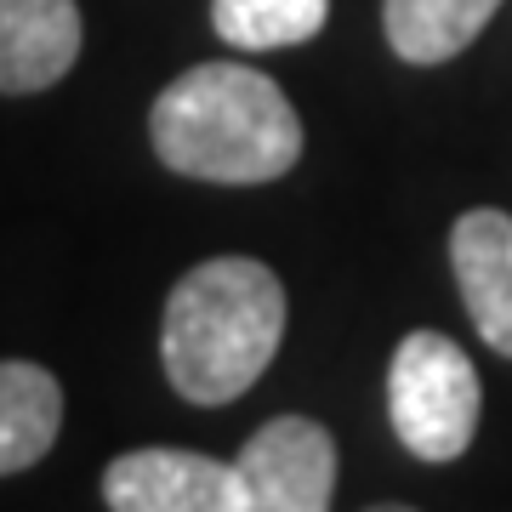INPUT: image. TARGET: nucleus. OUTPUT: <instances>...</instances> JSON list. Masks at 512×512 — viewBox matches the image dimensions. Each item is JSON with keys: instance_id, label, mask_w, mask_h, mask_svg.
Returning a JSON list of instances; mask_svg holds the SVG:
<instances>
[{"instance_id": "nucleus-8", "label": "nucleus", "mask_w": 512, "mask_h": 512, "mask_svg": "<svg viewBox=\"0 0 512 512\" xmlns=\"http://www.w3.org/2000/svg\"><path fill=\"white\" fill-rule=\"evenodd\" d=\"M63 427V387L29 359H0V478L35 467Z\"/></svg>"}, {"instance_id": "nucleus-2", "label": "nucleus", "mask_w": 512, "mask_h": 512, "mask_svg": "<svg viewBox=\"0 0 512 512\" xmlns=\"http://www.w3.org/2000/svg\"><path fill=\"white\" fill-rule=\"evenodd\" d=\"M285 342V285L256 256H211L165 296L160 359L188 404H234Z\"/></svg>"}, {"instance_id": "nucleus-5", "label": "nucleus", "mask_w": 512, "mask_h": 512, "mask_svg": "<svg viewBox=\"0 0 512 512\" xmlns=\"http://www.w3.org/2000/svg\"><path fill=\"white\" fill-rule=\"evenodd\" d=\"M103 501L114 512H251L234 461L200 450H131L109 461Z\"/></svg>"}, {"instance_id": "nucleus-10", "label": "nucleus", "mask_w": 512, "mask_h": 512, "mask_svg": "<svg viewBox=\"0 0 512 512\" xmlns=\"http://www.w3.org/2000/svg\"><path fill=\"white\" fill-rule=\"evenodd\" d=\"M330 18V0H211L217 35L239 52H274L313 40Z\"/></svg>"}, {"instance_id": "nucleus-7", "label": "nucleus", "mask_w": 512, "mask_h": 512, "mask_svg": "<svg viewBox=\"0 0 512 512\" xmlns=\"http://www.w3.org/2000/svg\"><path fill=\"white\" fill-rule=\"evenodd\" d=\"M74 57H80L74 0H0V92H46L74 69Z\"/></svg>"}, {"instance_id": "nucleus-1", "label": "nucleus", "mask_w": 512, "mask_h": 512, "mask_svg": "<svg viewBox=\"0 0 512 512\" xmlns=\"http://www.w3.org/2000/svg\"><path fill=\"white\" fill-rule=\"evenodd\" d=\"M165 171L200 183H274L302 160L291 97L251 63H200L177 74L148 114Z\"/></svg>"}, {"instance_id": "nucleus-6", "label": "nucleus", "mask_w": 512, "mask_h": 512, "mask_svg": "<svg viewBox=\"0 0 512 512\" xmlns=\"http://www.w3.org/2000/svg\"><path fill=\"white\" fill-rule=\"evenodd\" d=\"M450 262L473 330L512 359V217L478 205L450 234Z\"/></svg>"}, {"instance_id": "nucleus-9", "label": "nucleus", "mask_w": 512, "mask_h": 512, "mask_svg": "<svg viewBox=\"0 0 512 512\" xmlns=\"http://www.w3.org/2000/svg\"><path fill=\"white\" fill-rule=\"evenodd\" d=\"M495 12L501 0H382V29L404 63L427 69V63H450L456 52H467Z\"/></svg>"}, {"instance_id": "nucleus-4", "label": "nucleus", "mask_w": 512, "mask_h": 512, "mask_svg": "<svg viewBox=\"0 0 512 512\" xmlns=\"http://www.w3.org/2000/svg\"><path fill=\"white\" fill-rule=\"evenodd\" d=\"M251 512H325L336 495V439L313 416H274L239 450Z\"/></svg>"}, {"instance_id": "nucleus-3", "label": "nucleus", "mask_w": 512, "mask_h": 512, "mask_svg": "<svg viewBox=\"0 0 512 512\" xmlns=\"http://www.w3.org/2000/svg\"><path fill=\"white\" fill-rule=\"evenodd\" d=\"M478 370L473 359L439 336L410 330L387 365V416L410 456L421 461H456L478 433Z\"/></svg>"}]
</instances>
